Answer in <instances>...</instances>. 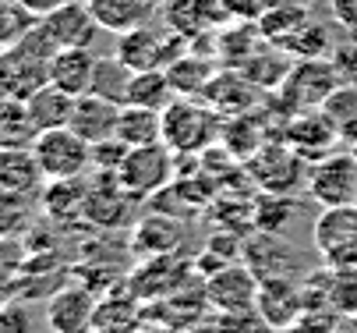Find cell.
I'll list each match as a JSON object with an SVG mask.
<instances>
[{
	"label": "cell",
	"instance_id": "12",
	"mask_svg": "<svg viewBox=\"0 0 357 333\" xmlns=\"http://www.w3.org/2000/svg\"><path fill=\"white\" fill-rule=\"evenodd\" d=\"M262 89L255 85L241 68H220L216 78L206 85V92H202L198 100H206L223 121L227 117H244L255 103H259Z\"/></svg>",
	"mask_w": 357,
	"mask_h": 333
},
{
	"label": "cell",
	"instance_id": "27",
	"mask_svg": "<svg viewBox=\"0 0 357 333\" xmlns=\"http://www.w3.org/2000/svg\"><path fill=\"white\" fill-rule=\"evenodd\" d=\"M319 110L329 117V124L336 128L340 142L350 149L357 142V85H340Z\"/></svg>",
	"mask_w": 357,
	"mask_h": 333
},
{
	"label": "cell",
	"instance_id": "7",
	"mask_svg": "<svg viewBox=\"0 0 357 333\" xmlns=\"http://www.w3.org/2000/svg\"><path fill=\"white\" fill-rule=\"evenodd\" d=\"M308 195L326 209V206H354L357 202V156L350 149L329 153L308 167Z\"/></svg>",
	"mask_w": 357,
	"mask_h": 333
},
{
	"label": "cell",
	"instance_id": "25",
	"mask_svg": "<svg viewBox=\"0 0 357 333\" xmlns=\"http://www.w3.org/2000/svg\"><path fill=\"white\" fill-rule=\"evenodd\" d=\"M312 22V11L297 4V0H276L273 8H266V15L259 18V36L266 43H283L287 36H294L301 25H308Z\"/></svg>",
	"mask_w": 357,
	"mask_h": 333
},
{
	"label": "cell",
	"instance_id": "5",
	"mask_svg": "<svg viewBox=\"0 0 357 333\" xmlns=\"http://www.w3.org/2000/svg\"><path fill=\"white\" fill-rule=\"evenodd\" d=\"M174 170H177V153L167 142H149V146L128 149V156L117 170V181L135 199H152L174 181Z\"/></svg>",
	"mask_w": 357,
	"mask_h": 333
},
{
	"label": "cell",
	"instance_id": "40",
	"mask_svg": "<svg viewBox=\"0 0 357 333\" xmlns=\"http://www.w3.org/2000/svg\"><path fill=\"white\" fill-rule=\"evenodd\" d=\"M329 15L340 29L357 36V0H329Z\"/></svg>",
	"mask_w": 357,
	"mask_h": 333
},
{
	"label": "cell",
	"instance_id": "38",
	"mask_svg": "<svg viewBox=\"0 0 357 333\" xmlns=\"http://www.w3.org/2000/svg\"><path fill=\"white\" fill-rule=\"evenodd\" d=\"M220 333H273V330L266 326V319L255 309H244V312H223Z\"/></svg>",
	"mask_w": 357,
	"mask_h": 333
},
{
	"label": "cell",
	"instance_id": "43",
	"mask_svg": "<svg viewBox=\"0 0 357 333\" xmlns=\"http://www.w3.org/2000/svg\"><path fill=\"white\" fill-rule=\"evenodd\" d=\"M350 153H354V156H357V142H354V146H350Z\"/></svg>",
	"mask_w": 357,
	"mask_h": 333
},
{
	"label": "cell",
	"instance_id": "3",
	"mask_svg": "<svg viewBox=\"0 0 357 333\" xmlns=\"http://www.w3.org/2000/svg\"><path fill=\"white\" fill-rule=\"evenodd\" d=\"M336 89H340V75L329 57H304V61L290 64L283 85L276 89V96H280L283 110L294 117L304 110H319Z\"/></svg>",
	"mask_w": 357,
	"mask_h": 333
},
{
	"label": "cell",
	"instance_id": "33",
	"mask_svg": "<svg viewBox=\"0 0 357 333\" xmlns=\"http://www.w3.org/2000/svg\"><path fill=\"white\" fill-rule=\"evenodd\" d=\"M220 142L227 146V153H234V156H255L259 146H262V131H259V124L248 121V114L244 117H227Z\"/></svg>",
	"mask_w": 357,
	"mask_h": 333
},
{
	"label": "cell",
	"instance_id": "17",
	"mask_svg": "<svg viewBox=\"0 0 357 333\" xmlns=\"http://www.w3.org/2000/svg\"><path fill=\"white\" fill-rule=\"evenodd\" d=\"M92 18L99 22L103 32H131L138 25H149L160 18V4L163 0H85Z\"/></svg>",
	"mask_w": 357,
	"mask_h": 333
},
{
	"label": "cell",
	"instance_id": "41",
	"mask_svg": "<svg viewBox=\"0 0 357 333\" xmlns=\"http://www.w3.org/2000/svg\"><path fill=\"white\" fill-rule=\"evenodd\" d=\"M18 4H22V8L36 18V22H43L46 15H54L61 4H68V0H18Z\"/></svg>",
	"mask_w": 357,
	"mask_h": 333
},
{
	"label": "cell",
	"instance_id": "1",
	"mask_svg": "<svg viewBox=\"0 0 357 333\" xmlns=\"http://www.w3.org/2000/svg\"><path fill=\"white\" fill-rule=\"evenodd\" d=\"M220 135H223V117L206 100L177 96L163 110V142L177 156H198L213 149Z\"/></svg>",
	"mask_w": 357,
	"mask_h": 333
},
{
	"label": "cell",
	"instance_id": "9",
	"mask_svg": "<svg viewBox=\"0 0 357 333\" xmlns=\"http://www.w3.org/2000/svg\"><path fill=\"white\" fill-rule=\"evenodd\" d=\"M160 22L191 43L198 36L223 29L230 22V8H227V0H163Z\"/></svg>",
	"mask_w": 357,
	"mask_h": 333
},
{
	"label": "cell",
	"instance_id": "28",
	"mask_svg": "<svg viewBox=\"0 0 357 333\" xmlns=\"http://www.w3.org/2000/svg\"><path fill=\"white\" fill-rule=\"evenodd\" d=\"M39 177L43 174L36 167L32 149L29 153L25 149H4V153H0V188H4V192H15V195L32 192Z\"/></svg>",
	"mask_w": 357,
	"mask_h": 333
},
{
	"label": "cell",
	"instance_id": "44",
	"mask_svg": "<svg viewBox=\"0 0 357 333\" xmlns=\"http://www.w3.org/2000/svg\"><path fill=\"white\" fill-rule=\"evenodd\" d=\"M0 50H4V46H0Z\"/></svg>",
	"mask_w": 357,
	"mask_h": 333
},
{
	"label": "cell",
	"instance_id": "21",
	"mask_svg": "<svg viewBox=\"0 0 357 333\" xmlns=\"http://www.w3.org/2000/svg\"><path fill=\"white\" fill-rule=\"evenodd\" d=\"M255 174L262 177V184L269 192H287V188L301 184V177H308V167H304V156H297L290 146H266L259 149V160H255Z\"/></svg>",
	"mask_w": 357,
	"mask_h": 333
},
{
	"label": "cell",
	"instance_id": "14",
	"mask_svg": "<svg viewBox=\"0 0 357 333\" xmlns=\"http://www.w3.org/2000/svg\"><path fill=\"white\" fill-rule=\"evenodd\" d=\"M96 298L89 288H61L46 302V326L50 333H92Z\"/></svg>",
	"mask_w": 357,
	"mask_h": 333
},
{
	"label": "cell",
	"instance_id": "6",
	"mask_svg": "<svg viewBox=\"0 0 357 333\" xmlns=\"http://www.w3.org/2000/svg\"><path fill=\"white\" fill-rule=\"evenodd\" d=\"M312 245L329 269L357 266V202L354 206H326L315 216Z\"/></svg>",
	"mask_w": 357,
	"mask_h": 333
},
{
	"label": "cell",
	"instance_id": "26",
	"mask_svg": "<svg viewBox=\"0 0 357 333\" xmlns=\"http://www.w3.org/2000/svg\"><path fill=\"white\" fill-rule=\"evenodd\" d=\"M177 100V92L167 78V71H135L131 85H128V103L131 107H145V110H167Z\"/></svg>",
	"mask_w": 357,
	"mask_h": 333
},
{
	"label": "cell",
	"instance_id": "19",
	"mask_svg": "<svg viewBox=\"0 0 357 333\" xmlns=\"http://www.w3.org/2000/svg\"><path fill=\"white\" fill-rule=\"evenodd\" d=\"M96 54L85 46H64L50 57V85H57L68 96H85L92 89V75H96Z\"/></svg>",
	"mask_w": 357,
	"mask_h": 333
},
{
	"label": "cell",
	"instance_id": "2",
	"mask_svg": "<svg viewBox=\"0 0 357 333\" xmlns=\"http://www.w3.org/2000/svg\"><path fill=\"white\" fill-rule=\"evenodd\" d=\"M188 50V39L170 32L167 25H138L131 32H121L114 43V57L128 64L131 71H167L181 54Z\"/></svg>",
	"mask_w": 357,
	"mask_h": 333
},
{
	"label": "cell",
	"instance_id": "22",
	"mask_svg": "<svg viewBox=\"0 0 357 333\" xmlns=\"http://www.w3.org/2000/svg\"><path fill=\"white\" fill-rule=\"evenodd\" d=\"M216 71H220V61H216V57L198 54V50H191V46H188V50L167 68V78H170V85H174L177 96L198 100L202 92H206V85L216 78Z\"/></svg>",
	"mask_w": 357,
	"mask_h": 333
},
{
	"label": "cell",
	"instance_id": "18",
	"mask_svg": "<svg viewBox=\"0 0 357 333\" xmlns=\"http://www.w3.org/2000/svg\"><path fill=\"white\" fill-rule=\"evenodd\" d=\"M117 117H121V103H110L96 92H85V96L75 100V110H71V131L82 135L89 146L103 138H114L117 135Z\"/></svg>",
	"mask_w": 357,
	"mask_h": 333
},
{
	"label": "cell",
	"instance_id": "24",
	"mask_svg": "<svg viewBox=\"0 0 357 333\" xmlns=\"http://www.w3.org/2000/svg\"><path fill=\"white\" fill-rule=\"evenodd\" d=\"M117 138L124 142L128 149L149 146V142H163V114L124 103L121 117H117Z\"/></svg>",
	"mask_w": 357,
	"mask_h": 333
},
{
	"label": "cell",
	"instance_id": "36",
	"mask_svg": "<svg viewBox=\"0 0 357 333\" xmlns=\"http://www.w3.org/2000/svg\"><path fill=\"white\" fill-rule=\"evenodd\" d=\"M128 156V146L114 135V138H103V142H96L92 146V170H107V174H117L121 163Z\"/></svg>",
	"mask_w": 357,
	"mask_h": 333
},
{
	"label": "cell",
	"instance_id": "39",
	"mask_svg": "<svg viewBox=\"0 0 357 333\" xmlns=\"http://www.w3.org/2000/svg\"><path fill=\"white\" fill-rule=\"evenodd\" d=\"M0 333H32V319L25 305H4L0 309Z\"/></svg>",
	"mask_w": 357,
	"mask_h": 333
},
{
	"label": "cell",
	"instance_id": "10",
	"mask_svg": "<svg viewBox=\"0 0 357 333\" xmlns=\"http://www.w3.org/2000/svg\"><path fill=\"white\" fill-rule=\"evenodd\" d=\"M135 202L138 199L117 181V174L96 170V177L85 184V220L96 227H121Z\"/></svg>",
	"mask_w": 357,
	"mask_h": 333
},
{
	"label": "cell",
	"instance_id": "16",
	"mask_svg": "<svg viewBox=\"0 0 357 333\" xmlns=\"http://www.w3.org/2000/svg\"><path fill=\"white\" fill-rule=\"evenodd\" d=\"M43 25H46L50 36H54V43L61 46V50L64 46H85L89 50V46L96 43V36L103 32L99 22L92 18L85 0H68V4H61L54 15H46Z\"/></svg>",
	"mask_w": 357,
	"mask_h": 333
},
{
	"label": "cell",
	"instance_id": "15",
	"mask_svg": "<svg viewBox=\"0 0 357 333\" xmlns=\"http://www.w3.org/2000/svg\"><path fill=\"white\" fill-rule=\"evenodd\" d=\"M287 146L297 153V156H315V160H322V156H329V149L340 142V135H336V128L329 124V117L322 114V110H304V114H294L290 117V124H287Z\"/></svg>",
	"mask_w": 357,
	"mask_h": 333
},
{
	"label": "cell",
	"instance_id": "11",
	"mask_svg": "<svg viewBox=\"0 0 357 333\" xmlns=\"http://www.w3.org/2000/svg\"><path fill=\"white\" fill-rule=\"evenodd\" d=\"M50 82V61L32 57L18 46L0 50V96L11 103H25L32 92H39Z\"/></svg>",
	"mask_w": 357,
	"mask_h": 333
},
{
	"label": "cell",
	"instance_id": "31",
	"mask_svg": "<svg viewBox=\"0 0 357 333\" xmlns=\"http://www.w3.org/2000/svg\"><path fill=\"white\" fill-rule=\"evenodd\" d=\"M43 206H46L50 216H57V220H68L71 213L85 216V184H82V177L50 181L46 195H43Z\"/></svg>",
	"mask_w": 357,
	"mask_h": 333
},
{
	"label": "cell",
	"instance_id": "13",
	"mask_svg": "<svg viewBox=\"0 0 357 333\" xmlns=\"http://www.w3.org/2000/svg\"><path fill=\"white\" fill-rule=\"evenodd\" d=\"M255 312L266 319L269 330H287V326L304 312L301 283L287 280V273H280V276H262L259 298H255Z\"/></svg>",
	"mask_w": 357,
	"mask_h": 333
},
{
	"label": "cell",
	"instance_id": "42",
	"mask_svg": "<svg viewBox=\"0 0 357 333\" xmlns=\"http://www.w3.org/2000/svg\"><path fill=\"white\" fill-rule=\"evenodd\" d=\"M336 333H357V316H354V319H340Z\"/></svg>",
	"mask_w": 357,
	"mask_h": 333
},
{
	"label": "cell",
	"instance_id": "37",
	"mask_svg": "<svg viewBox=\"0 0 357 333\" xmlns=\"http://www.w3.org/2000/svg\"><path fill=\"white\" fill-rule=\"evenodd\" d=\"M329 61H333V68L340 75V85H357V39L336 43Z\"/></svg>",
	"mask_w": 357,
	"mask_h": 333
},
{
	"label": "cell",
	"instance_id": "32",
	"mask_svg": "<svg viewBox=\"0 0 357 333\" xmlns=\"http://www.w3.org/2000/svg\"><path fill=\"white\" fill-rule=\"evenodd\" d=\"M142 309L128 298H107L96 305V319H92V333H135Z\"/></svg>",
	"mask_w": 357,
	"mask_h": 333
},
{
	"label": "cell",
	"instance_id": "30",
	"mask_svg": "<svg viewBox=\"0 0 357 333\" xmlns=\"http://www.w3.org/2000/svg\"><path fill=\"white\" fill-rule=\"evenodd\" d=\"M131 68L128 64H121L114 54L110 57H99L96 61V75H92V89L89 92H96V96H103V100H110V103H128V85H131Z\"/></svg>",
	"mask_w": 357,
	"mask_h": 333
},
{
	"label": "cell",
	"instance_id": "35",
	"mask_svg": "<svg viewBox=\"0 0 357 333\" xmlns=\"http://www.w3.org/2000/svg\"><path fill=\"white\" fill-rule=\"evenodd\" d=\"M32 25H36V18L18 0H0V46H15Z\"/></svg>",
	"mask_w": 357,
	"mask_h": 333
},
{
	"label": "cell",
	"instance_id": "20",
	"mask_svg": "<svg viewBox=\"0 0 357 333\" xmlns=\"http://www.w3.org/2000/svg\"><path fill=\"white\" fill-rule=\"evenodd\" d=\"M25 110V124L29 131H54V128H68L71 124V110H75V96H68V92H61L57 85H43L39 92H32V96L22 103Z\"/></svg>",
	"mask_w": 357,
	"mask_h": 333
},
{
	"label": "cell",
	"instance_id": "8",
	"mask_svg": "<svg viewBox=\"0 0 357 333\" xmlns=\"http://www.w3.org/2000/svg\"><path fill=\"white\" fill-rule=\"evenodd\" d=\"M259 283H262V276L255 273L251 266L230 262L220 273L206 276V283H202V298H206V305H213L220 316L223 312H244V309H255Z\"/></svg>",
	"mask_w": 357,
	"mask_h": 333
},
{
	"label": "cell",
	"instance_id": "34",
	"mask_svg": "<svg viewBox=\"0 0 357 333\" xmlns=\"http://www.w3.org/2000/svg\"><path fill=\"white\" fill-rule=\"evenodd\" d=\"M329 305L343 319L357 316V266L329 269Z\"/></svg>",
	"mask_w": 357,
	"mask_h": 333
},
{
	"label": "cell",
	"instance_id": "23",
	"mask_svg": "<svg viewBox=\"0 0 357 333\" xmlns=\"http://www.w3.org/2000/svg\"><path fill=\"white\" fill-rule=\"evenodd\" d=\"M181 242H184V227L167 213H152L135 227V245L145 249V256H170Z\"/></svg>",
	"mask_w": 357,
	"mask_h": 333
},
{
	"label": "cell",
	"instance_id": "29",
	"mask_svg": "<svg viewBox=\"0 0 357 333\" xmlns=\"http://www.w3.org/2000/svg\"><path fill=\"white\" fill-rule=\"evenodd\" d=\"M276 46H280L290 61H304V57H329L336 43L329 39V29L312 18L308 25H301L294 36H287V39L276 43Z\"/></svg>",
	"mask_w": 357,
	"mask_h": 333
},
{
	"label": "cell",
	"instance_id": "4",
	"mask_svg": "<svg viewBox=\"0 0 357 333\" xmlns=\"http://www.w3.org/2000/svg\"><path fill=\"white\" fill-rule=\"evenodd\" d=\"M32 156L46 181H71L92 170V146L71 128L39 131L32 138Z\"/></svg>",
	"mask_w": 357,
	"mask_h": 333
}]
</instances>
